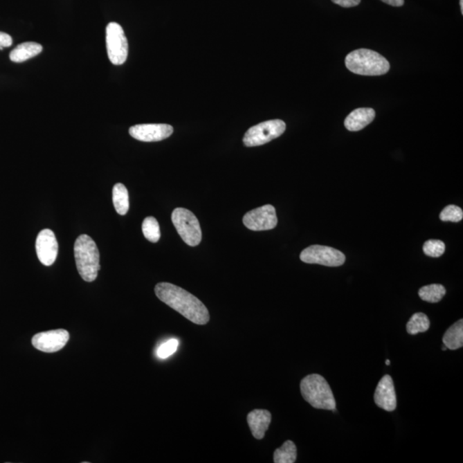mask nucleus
Instances as JSON below:
<instances>
[{"instance_id": "obj_4", "label": "nucleus", "mask_w": 463, "mask_h": 463, "mask_svg": "<svg viewBox=\"0 0 463 463\" xmlns=\"http://www.w3.org/2000/svg\"><path fill=\"white\" fill-rule=\"evenodd\" d=\"M300 392L312 407L336 412L335 397L324 376L318 374L307 376L300 382Z\"/></svg>"}, {"instance_id": "obj_16", "label": "nucleus", "mask_w": 463, "mask_h": 463, "mask_svg": "<svg viewBox=\"0 0 463 463\" xmlns=\"http://www.w3.org/2000/svg\"><path fill=\"white\" fill-rule=\"evenodd\" d=\"M42 52L41 44L35 42H24L14 48L10 53V59L12 62L21 63L34 58Z\"/></svg>"}, {"instance_id": "obj_8", "label": "nucleus", "mask_w": 463, "mask_h": 463, "mask_svg": "<svg viewBox=\"0 0 463 463\" xmlns=\"http://www.w3.org/2000/svg\"><path fill=\"white\" fill-rule=\"evenodd\" d=\"M300 257L304 263L321 264L328 267H339L346 261L345 255L342 251L319 245L307 247L300 253Z\"/></svg>"}, {"instance_id": "obj_26", "label": "nucleus", "mask_w": 463, "mask_h": 463, "mask_svg": "<svg viewBox=\"0 0 463 463\" xmlns=\"http://www.w3.org/2000/svg\"><path fill=\"white\" fill-rule=\"evenodd\" d=\"M12 45V38L10 35L0 32V50Z\"/></svg>"}, {"instance_id": "obj_9", "label": "nucleus", "mask_w": 463, "mask_h": 463, "mask_svg": "<svg viewBox=\"0 0 463 463\" xmlns=\"http://www.w3.org/2000/svg\"><path fill=\"white\" fill-rule=\"evenodd\" d=\"M278 221L275 207L271 204L251 210L243 218L244 224L253 231L271 230Z\"/></svg>"}, {"instance_id": "obj_17", "label": "nucleus", "mask_w": 463, "mask_h": 463, "mask_svg": "<svg viewBox=\"0 0 463 463\" xmlns=\"http://www.w3.org/2000/svg\"><path fill=\"white\" fill-rule=\"evenodd\" d=\"M444 345L451 350H457L463 346V320L451 326L443 337Z\"/></svg>"}, {"instance_id": "obj_20", "label": "nucleus", "mask_w": 463, "mask_h": 463, "mask_svg": "<svg viewBox=\"0 0 463 463\" xmlns=\"http://www.w3.org/2000/svg\"><path fill=\"white\" fill-rule=\"evenodd\" d=\"M446 293V289L441 284H430L422 287L419 291V296L422 300L429 303H437Z\"/></svg>"}, {"instance_id": "obj_7", "label": "nucleus", "mask_w": 463, "mask_h": 463, "mask_svg": "<svg viewBox=\"0 0 463 463\" xmlns=\"http://www.w3.org/2000/svg\"><path fill=\"white\" fill-rule=\"evenodd\" d=\"M107 55L116 66H121L127 60L128 42L123 28L117 23H110L106 28Z\"/></svg>"}, {"instance_id": "obj_13", "label": "nucleus", "mask_w": 463, "mask_h": 463, "mask_svg": "<svg viewBox=\"0 0 463 463\" xmlns=\"http://www.w3.org/2000/svg\"><path fill=\"white\" fill-rule=\"evenodd\" d=\"M375 403L383 410L392 412L397 408V401L393 379L389 375L380 380L374 394Z\"/></svg>"}, {"instance_id": "obj_15", "label": "nucleus", "mask_w": 463, "mask_h": 463, "mask_svg": "<svg viewBox=\"0 0 463 463\" xmlns=\"http://www.w3.org/2000/svg\"><path fill=\"white\" fill-rule=\"evenodd\" d=\"M375 116V111L369 107L355 109L346 118L344 125L348 131H361L371 124L374 120Z\"/></svg>"}, {"instance_id": "obj_24", "label": "nucleus", "mask_w": 463, "mask_h": 463, "mask_svg": "<svg viewBox=\"0 0 463 463\" xmlns=\"http://www.w3.org/2000/svg\"><path fill=\"white\" fill-rule=\"evenodd\" d=\"M439 218L443 221L459 222L462 220L463 211L460 207L451 204L444 208L440 213Z\"/></svg>"}, {"instance_id": "obj_6", "label": "nucleus", "mask_w": 463, "mask_h": 463, "mask_svg": "<svg viewBox=\"0 0 463 463\" xmlns=\"http://www.w3.org/2000/svg\"><path fill=\"white\" fill-rule=\"evenodd\" d=\"M286 124L281 120H268L254 125L246 132L243 143L246 147L264 145L284 134Z\"/></svg>"}, {"instance_id": "obj_11", "label": "nucleus", "mask_w": 463, "mask_h": 463, "mask_svg": "<svg viewBox=\"0 0 463 463\" xmlns=\"http://www.w3.org/2000/svg\"><path fill=\"white\" fill-rule=\"evenodd\" d=\"M37 257L39 262L45 266H51L58 256V242L52 230L43 229L39 232L35 243Z\"/></svg>"}, {"instance_id": "obj_22", "label": "nucleus", "mask_w": 463, "mask_h": 463, "mask_svg": "<svg viewBox=\"0 0 463 463\" xmlns=\"http://www.w3.org/2000/svg\"><path fill=\"white\" fill-rule=\"evenodd\" d=\"M143 235L150 242L156 243L161 238L160 226L156 218L149 217L143 222Z\"/></svg>"}, {"instance_id": "obj_23", "label": "nucleus", "mask_w": 463, "mask_h": 463, "mask_svg": "<svg viewBox=\"0 0 463 463\" xmlns=\"http://www.w3.org/2000/svg\"><path fill=\"white\" fill-rule=\"evenodd\" d=\"M423 251L426 256L439 257L445 251V244L439 239H430L423 246Z\"/></svg>"}, {"instance_id": "obj_28", "label": "nucleus", "mask_w": 463, "mask_h": 463, "mask_svg": "<svg viewBox=\"0 0 463 463\" xmlns=\"http://www.w3.org/2000/svg\"><path fill=\"white\" fill-rule=\"evenodd\" d=\"M381 1L391 6L399 7L404 5V0H381Z\"/></svg>"}, {"instance_id": "obj_30", "label": "nucleus", "mask_w": 463, "mask_h": 463, "mask_svg": "<svg viewBox=\"0 0 463 463\" xmlns=\"http://www.w3.org/2000/svg\"><path fill=\"white\" fill-rule=\"evenodd\" d=\"M385 363H386L387 365H390V361L389 360H387Z\"/></svg>"}, {"instance_id": "obj_5", "label": "nucleus", "mask_w": 463, "mask_h": 463, "mask_svg": "<svg viewBox=\"0 0 463 463\" xmlns=\"http://www.w3.org/2000/svg\"><path fill=\"white\" fill-rule=\"evenodd\" d=\"M172 221L185 244L191 246L199 245L202 240V230L199 220L192 211L177 208L172 214Z\"/></svg>"}, {"instance_id": "obj_18", "label": "nucleus", "mask_w": 463, "mask_h": 463, "mask_svg": "<svg viewBox=\"0 0 463 463\" xmlns=\"http://www.w3.org/2000/svg\"><path fill=\"white\" fill-rule=\"evenodd\" d=\"M113 202L118 214L125 215L129 210V194L127 188L118 183L113 188Z\"/></svg>"}, {"instance_id": "obj_12", "label": "nucleus", "mask_w": 463, "mask_h": 463, "mask_svg": "<svg viewBox=\"0 0 463 463\" xmlns=\"http://www.w3.org/2000/svg\"><path fill=\"white\" fill-rule=\"evenodd\" d=\"M174 128L166 124H143L131 127L129 134L132 138L142 142H158L170 138Z\"/></svg>"}, {"instance_id": "obj_19", "label": "nucleus", "mask_w": 463, "mask_h": 463, "mask_svg": "<svg viewBox=\"0 0 463 463\" xmlns=\"http://www.w3.org/2000/svg\"><path fill=\"white\" fill-rule=\"evenodd\" d=\"M297 459V448L293 441H286L274 452L275 463H294Z\"/></svg>"}, {"instance_id": "obj_27", "label": "nucleus", "mask_w": 463, "mask_h": 463, "mask_svg": "<svg viewBox=\"0 0 463 463\" xmlns=\"http://www.w3.org/2000/svg\"><path fill=\"white\" fill-rule=\"evenodd\" d=\"M361 0H332L333 3H336L344 8H350L360 5Z\"/></svg>"}, {"instance_id": "obj_29", "label": "nucleus", "mask_w": 463, "mask_h": 463, "mask_svg": "<svg viewBox=\"0 0 463 463\" xmlns=\"http://www.w3.org/2000/svg\"><path fill=\"white\" fill-rule=\"evenodd\" d=\"M461 12L463 14V0H460Z\"/></svg>"}, {"instance_id": "obj_21", "label": "nucleus", "mask_w": 463, "mask_h": 463, "mask_svg": "<svg viewBox=\"0 0 463 463\" xmlns=\"http://www.w3.org/2000/svg\"><path fill=\"white\" fill-rule=\"evenodd\" d=\"M429 328V318L422 312H417V314L412 315L407 324V332L412 336L426 332Z\"/></svg>"}, {"instance_id": "obj_14", "label": "nucleus", "mask_w": 463, "mask_h": 463, "mask_svg": "<svg viewBox=\"0 0 463 463\" xmlns=\"http://www.w3.org/2000/svg\"><path fill=\"white\" fill-rule=\"evenodd\" d=\"M271 418V412L264 409H255L249 412L247 423L255 439H264L265 433L270 427Z\"/></svg>"}, {"instance_id": "obj_31", "label": "nucleus", "mask_w": 463, "mask_h": 463, "mask_svg": "<svg viewBox=\"0 0 463 463\" xmlns=\"http://www.w3.org/2000/svg\"><path fill=\"white\" fill-rule=\"evenodd\" d=\"M447 349H448V348L444 345L443 350L445 351V350H447Z\"/></svg>"}, {"instance_id": "obj_3", "label": "nucleus", "mask_w": 463, "mask_h": 463, "mask_svg": "<svg viewBox=\"0 0 463 463\" xmlns=\"http://www.w3.org/2000/svg\"><path fill=\"white\" fill-rule=\"evenodd\" d=\"M345 64L351 73L362 76L385 75L390 68L385 57L369 49H358L348 53Z\"/></svg>"}, {"instance_id": "obj_1", "label": "nucleus", "mask_w": 463, "mask_h": 463, "mask_svg": "<svg viewBox=\"0 0 463 463\" xmlns=\"http://www.w3.org/2000/svg\"><path fill=\"white\" fill-rule=\"evenodd\" d=\"M158 299L184 316L193 324L204 325L210 321V312L202 301L188 291L168 282L158 283L154 288Z\"/></svg>"}, {"instance_id": "obj_25", "label": "nucleus", "mask_w": 463, "mask_h": 463, "mask_svg": "<svg viewBox=\"0 0 463 463\" xmlns=\"http://www.w3.org/2000/svg\"><path fill=\"white\" fill-rule=\"evenodd\" d=\"M179 347V341L177 339H170L167 342L161 344L158 348L157 356L161 358H166L173 355Z\"/></svg>"}, {"instance_id": "obj_2", "label": "nucleus", "mask_w": 463, "mask_h": 463, "mask_svg": "<svg viewBox=\"0 0 463 463\" xmlns=\"http://www.w3.org/2000/svg\"><path fill=\"white\" fill-rule=\"evenodd\" d=\"M78 271L85 282H94L100 271V253L94 240L87 235L78 237L74 246Z\"/></svg>"}, {"instance_id": "obj_10", "label": "nucleus", "mask_w": 463, "mask_h": 463, "mask_svg": "<svg viewBox=\"0 0 463 463\" xmlns=\"http://www.w3.org/2000/svg\"><path fill=\"white\" fill-rule=\"evenodd\" d=\"M70 335L66 329H55L38 333L32 339V344L37 349L45 353H55L66 345Z\"/></svg>"}]
</instances>
